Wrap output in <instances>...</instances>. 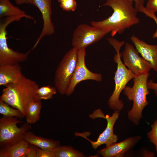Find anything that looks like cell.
<instances>
[{"mask_svg":"<svg viewBox=\"0 0 157 157\" xmlns=\"http://www.w3.org/2000/svg\"><path fill=\"white\" fill-rule=\"evenodd\" d=\"M132 0H107L102 6L111 7L113 12L106 19L92 21L91 25L111 33L112 37L122 34L127 29L139 23L137 17L138 12L133 6Z\"/></svg>","mask_w":157,"mask_h":157,"instance_id":"obj_1","label":"cell"},{"mask_svg":"<svg viewBox=\"0 0 157 157\" xmlns=\"http://www.w3.org/2000/svg\"><path fill=\"white\" fill-rule=\"evenodd\" d=\"M5 87L0 99L20 110L25 116L29 104L39 100L37 94L39 85L23 74L17 82Z\"/></svg>","mask_w":157,"mask_h":157,"instance_id":"obj_2","label":"cell"},{"mask_svg":"<svg viewBox=\"0 0 157 157\" xmlns=\"http://www.w3.org/2000/svg\"><path fill=\"white\" fill-rule=\"evenodd\" d=\"M107 40L116 52L113 59L114 61L117 63V70L114 77L115 89L108 100V105L111 109L119 112L124 107L123 102L119 99L120 93L127 83L134 78L135 75L130 70L126 67L121 60V55L120 53V50L121 47L125 44L124 42H119L112 38H108Z\"/></svg>","mask_w":157,"mask_h":157,"instance_id":"obj_3","label":"cell"},{"mask_svg":"<svg viewBox=\"0 0 157 157\" xmlns=\"http://www.w3.org/2000/svg\"><path fill=\"white\" fill-rule=\"evenodd\" d=\"M149 75L148 72L135 75L133 86H126L123 90L127 99L133 101L132 108L128 112V116L129 119L135 125L138 124L142 117L143 110L149 104L147 95L150 93L147 85Z\"/></svg>","mask_w":157,"mask_h":157,"instance_id":"obj_4","label":"cell"},{"mask_svg":"<svg viewBox=\"0 0 157 157\" xmlns=\"http://www.w3.org/2000/svg\"><path fill=\"white\" fill-rule=\"evenodd\" d=\"M78 50L73 47L66 53L55 71L54 86L61 94L66 93L76 65Z\"/></svg>","mask_w":157,"mask_h":157,"instance_id":"obj_5","label":"cell"},{"mask_svg":"<svg viewBox=\"0 0 157 157\" xmlns=\"http://www.w3.org/2000/svg\"><path fill=\"white\" fill-rule=\"evenodd\" d=\"M25 15H21L5 17L0 23V65L19 64L26 61L30 51L26 53L15 51L9 47L7 42L8 26L11 23L19 21Z\"/></svg>","mask_w":157,"mask_h":157,"instance_id":"obj_6","label":"cell"},{"mask_svg":"<svg viewBox=\"0 0 157 157\" xmlns=\"http://www.w3.org/2000/svg\"><path fill=\"white\" fill-rule=\"evenodd\" d=\"M23 122L16 117L3 116L0 119V147L23 139L25 133L31 128L26 122L17 126V124Z\"/></svg>","mask_w":157,"mask_h":157,"instance_id":"obj_7","label":"cell"},{"mask_svg":"<svg viewBox=\"0 0 157 157\" xmlns=\"http://www.w3.org/2000/svg\"><path fill=\"white\" fill-rule=\"evenodd\" d=\"M109 32L98 29L86 24L78 25L72 35V44L78 50L85 48L96 42L104 37Z\"/></svg>","mask_w":157,"mask_h":157,"instance_id":"obj_8","label":"cell"},{"mask_svg":"<svg viewBox=\"0 0 157 157\" xmlns=\"http://www.w3.org/2000/svg\"><path fill=\"white\" fill-rule=\"evenodd\" d=\"M86 54L85 49L78 50L76 65L66 93L67 96L72 94L77 85L83 81L93 80L100 82L102 81L101 74L93 72L87 68L85 63Z\"/></svg>","mask_w":157,"mask_h":157,"instance_id":"obj_9","label":"cell"},{"mask_svg":"<svg viewBox=\"0 0 157 157\" xmlns=\"http://www.w3.org/2000/svg\"><path fill=\"white\" fill-rule=\"evenodd\" d=\"M139 53L133 45L127 42L121 55L124 64L135 76L149 72L151 69L150 63L140 57Z\"/></svg>","mask_w":157,"mask_h":157,"instance_id":"obj_10","label":"cell"},{"mask_svg":"<svg viewBox=\"0 0 157 157\" xmlns=\"http://www.w3.org/2000/svg\"><path fill=\"white\" fill-rule=\"evenodd\" d=\"M119 112L115 110L112 116H110L108 115L104 116V118L107 121V125L105 130L99 135L96 141H92L89 139L86 136L85 133H75V135L81 136L87 139L90 142L92 147L94 149L103 144H106V147L110 146L116 143L118 139L117 136L114 133L113 127L118 118Z\"/></svg>","mask_w":157,"mask_h":157,"instance_id":"obj_11","label":"cell"},{"mask_svg":"<svg viewBox=\"0 0 157 157\" xmlns=\"http://www.w3.org/2000/svg\"><path fill=\"white\" fill-rule=\"evenodd\" d=\"M52 0H33V5L37 7L41 13L43 22L42 31L31 50L34 49L41 39L45 36L53 35L55 26L52 22Z\"/></svg>","mask_w":157,"mask_h":157,"instance_id":"obj_12","label":"cell"},{"mask_svg":"<svg viewBox=\"0 0 157 157\" xmlns=\"http://www.w3.org/2000/svg\"><path fill=\"white\" fill-rule=\"evenodd\" d=\"M141 137L139 136L129 138L118 143L98 151V154L104 157H121L131 149L138 141Z\"/></svg>","mask_w":157,"mask_h":157,"instance_id":"obj_13","label":"cell"},{"mask_svg":"<svg viewBox=\"0 0 157 157\" xmlns=\"http://www.w3.org/2000/svg\"><path fill=\"white\" fill-rule=\"evenodd\" d=\"M131 40L142 58L149 62L157 72V45H150L133 35Z\"/></svg>","mask_w":157,"mask_h":157,"instance_id":"obj_14","label":"cell"},{"mask_svg":"<svg viewBox=\"0 0 157 157\" xmlns=\"http://www.w3.org/2000/svg\"><path fill=\"white\" fill-rule=\"evenodd\" d=\"M23 74L19 64L0 65V85L5 87L17 82Z\"/></svg>","mask_w":157,"mask_h":157,"instance_id":"obj_15","label":"cell"},{"mask_svg":"<svg viewBox=\"0 0 157 157\" xmlns=\"http://www.w3.org/2000/svg\"><path fill=\"white\" fill-rule=\"evenodd\" d=\"M29 144L23 139L0 148V157H26Z\"/></svg>","mask_w":157,"mask_h":157,"instance_id":"obj_16","label":"cell"},{"mask_svg":"<svg viewBox=\"0 0 157 157\" xmlns=\"http://www.w3.org/2000/svg\"><path fill=\"white\" fill-rule=\"evenodd\" d=\"M23 139L29 144L43 149L55 150L60 145L59 141L38 136L29 131L25 133Z\"/></svg>","mask_w":157,"mask_h":157,"instance_id":"obj_17","label":"cell"},{"mask_svg":"<svg viewBox=\"0 0 157 157\" xmlns=\"http://www.w3.org/2000/svg\"><path fill=\"white\" fill-rule=\"evenodd\" d=\"M25 11L13 5L9 0H0V17L24 15Z\"/></svg>","mask_w":157,"mask_h":157,"instance_id":"obj_18","label":"cell"},{"mask_svg":"<svg viewBox=\"0 0 157 157\" xmlns=\"http://www.w3.org/2000/svg\"><path fill=\"white\" fill-rule=\"evenodd\" d=\"M42 106L41 100L33 101L29 104L25 115L26 122L33 124L39 120Z\"/></svg>","mask_w":157,"mask_h":157,"instance_id":"obj_19","label":"cell"},{"mask_svg":"<svg viewBox=\"0 0 157 157\" xmlns=\"http://www.w3.org/2000/svg\"><path fill=\"white\" fill-rule=\"evenodd\" d=\"M55 157H84L81 152L68 146H58L55 150Z\"/></svg>","mask_w":157,"mask_h":157,"instance_id":"obj_20","label":"cell"},{"mask_svg":"<svg viewBox=\"0 0 157 157\" xmlns=\"http://www.w3.org/2000/svg\"><path fill=\"white\" fill-rule=\"evenodd\" d=\"M0 113L3 116L22 119L25 117L19 110L14 108L0 99Z\"/></svg>","mask_w":157,"mask_h":157,"instance_id":"obj_21","label":"cell"},{"mask_svg":"<svg viewBox=\"0 0 157 157\" xmlns=\"http://www.w3.org/2000/svg\"><path fill=\"white\" fill-rule=\"evenodd\" d=\"M57 91L55 87L47 85L39 88L37 94L39 100H47L51 99Z\"/></svg>","mask_w":157,"mask_h":157,"instance_id":"obj_22","label":"cell"},{"mask_svg":"<svg viewBox=\"0 0 157 157\" xmlns=\"http://www.w3.org/2000/svg\"><path fill=\"white\" fill-rule=\"evenodd\" d=\"M60 3V8L64 10L74 12L77 8L76 0H57Z\"/></svg>","mask_w":157,"mask_h":157,"instance_id":"obj_23","label":"cell"},{"mask_svg":"<svg viewBox=\"0 0 157 157\" xmlns=\"http://www.w3.org/2000/svg\"><path fill=\"white\" fill-rule=\"evenodd\" d=\"M151 127V130L148 133L147 135L150 142L155 146L157 152V120L154 121Z\"/></svg>","mask_w":157,"mask_h":157,"instance_id":"obj_24","label":"cell"},{"mask_svg":"<svg viewBox=\"0 0 157 157\" xmlns=\"http://www.w3.org/2000/svg\"><path fill=\"white\" fill-rule=\"evenodd\" d=\"M55 150L43 149L37 147V157H55Z\"/></svg>","mask_w":157,"mask_h":157,"instance_id":"obj_25","label":"cell"},{"mask_svg":"<svg viewBox=\"0 0 157 157\" xmlns=\"http://www.w3.org/2000/svg\"><path fill=\"white\" fill-rule=\"evenodd\" d=\"M144 9L149 12L155 13L157 12V0H148Z\"/></svg>","mask_w":157,"mask_h":157,"instance_id":"obj_26","label":"cell"},{"mask_svg":"<svg viewBox=\"0 0 157 157\" xmlns=\"http://www.w3.org/2000/svg\"><path fill=\"white\" fill-rule=\"evenodd\" d=\"M140 12L143 13L147 17L153 19L155 22L157 26V17L156 16L155 13L150 12L146 11L144 9V7L141 10ZM152 38H157V28L155 32L153 34Z\"/></svg>","mask_w":157,"mask_h":157,"instance_id":"obj_27","label":"cell"},{"mask_svg":"<svg viewBox=\"0 0 157 157\" xmlns=\"http://www.w3.org/2000/svg\"><path fill=\"white\" fill-rule=\"evenodd\" d=\"M37 148L36 146L29 144L26 157H37Z\"/></svg>","mask_w":157,"mask_h":157,"instance_id":"obj_28","label":"cell"},{"mask_svg":"<svg viewBox=\"0 0 157 157\" xmlns=\"http://www.w3.org/2000/svg\"><path fill=\"white\" fill-rule=\"evenodd\" d=\"M153 80L147 81V85L148 88L153 90L156 96L157 97V83L153 82Z\"/></svg>","mask_w":157,"mask_h":157,"instance_id":"obj_29","label":"cell"},{"mask_svg":"<svg viewBox=\"0 0 157 157\" xmlns=\"http://www.w3.org/2000/svg\"><path fill=\"white\" fill-rule=\"evenodd\" d=\"M135 2V7L138 12L140 10L144 7V0H132Z\"/></svg>","mask_w":157,"mask_h":157,"instance_id":"obj_30","label":"cell"},{"mask_svg":"<svg viewBox=\"0 0 157 157\" xmlns=\"http://www.w3.org/2000/svg\"><path fill=\"white\" fill-rule=\"evenodd\" d=\"M17 4H29L33 5V0H15Z\"/></svg>","mask_w":157,"mask_h":157,"instance_id":"obj_31","label":"cell"}]
</instances>
